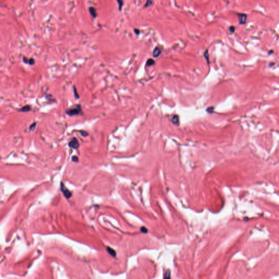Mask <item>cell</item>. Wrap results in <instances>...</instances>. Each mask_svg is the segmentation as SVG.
<instances>
[{"label": "cell", "mask_w": 279, "mask_h": 279, "mask_svg": "<svg viewBox=\"0 0 279 279\" xmlns=\"http://www.w3.org/2000/svg\"><path fill=\"white\" fill-rule=\"evenodd\" d=\"M66 113L68 115L70 116H77L82 114V112L81 105H74V106H71V108H69L66 110Z\"/></svg>", "instance_id": "1"}, {"label": "cell", "mask_w": 279, "mask_h": 279, "mask_svg": "<svg viewBox=\"0 0 279 279\" xmlns=\"http://www.w3.org/2000/svg\"><path fill=\"white\" fill-rule=\"evenodd\" d=\"M68 146H69V147H70V148H71L73 149H77L78 148V147H79L80 144H79V142H78V140H77V139L76 138H73L69 142V143H68Z\"/></svg>", "instance_id": "2"}, {"label": "cell", "mask_w": 279, "mask_h": 279, "mask_svg": "<svg viewBox=\"0 0 279 279\" xmlns=\"http://www.w3.org/2000/svg\"><path fill=\"white\" fill-rule=\"evenodd\" d=\"M238 20L240 24H244L246 23L247 19L246 15L245 14H238Z\"/></svg>", "instance_id": "3"}, {"label": "cell", "mask_w": 279, "mask_h": 279, "mask_svg": "<svg viewBox=\"0 0 279 279\" xmlns=\"http://www.w3.org/2000/svg\"><path fill=\"white\" fill-rule=\"evenodd\" d=\"M61 190H62L63 193V194L65 195V197L67 198H70L71 197V192L69 190H68V189L66 187H65L63 185H62V187Z\"/></svg>", "instance_id": "4"}, {"label": "cell", "mask_w": 279, "mask_h": 279, "mask_svg": "<svg viewBox=\"0 0 279 279\" xmlns=\"http://www.w3.org/2000/svg\"><path fill=\"white\" fill-rule=\"evenodd\" d=\"M161 54V49L158 48V47H156V48L154 49L153 52V56L154 58L158 57L160 54Z\"/></svg>", "instance_id": "5"}, {"label": "cell", "mask_w": 279, "mask_h": 279, "mask_svg": "<svg viewBox=\"0 0 279 279\" xmlns=\"http://www.w3.org/2000/svg\"><path fill=\"white\" fill-rule=\"evenodd\" d=\"M89 12L93 18H96L97 17V10L93 7H90L89 8Z\"/></svg>", "instance_id": "6"}, {"label": "cell", "mask_w": 279, "mask_h": 279, "mask_svg": "<svg viewBox=\"0 0 279 279\" xmlns=\"http://www.w3.org/2000/svg\"><path fill=\"white\" fill-rule=\"evenodd\" d=\"M30 110H31V107L30 105H26V106H24L23 108H21L19 110V111L23 112H26L30 111Z\"/></svg>", "instance_id": "7"}, {"label": "cell", "mask_w": 279, "mask_h": 279, "mask_svg": "<svg viewBox=\"0 0 279 279\" xmlns=\"http://www.w3.org/2000/svg\"><path fill=\"white\" fill-rule=\"evenodd\" d=\"M117 2L118 4V9L119 11H121L124 6V1L123 0H117Z\"/></svg>", "instance_id": "8"}, {"label": "cell", "mask_w": 279, "mask_h": 279, "mask_svg": "<svg viewBox=\"0 0 279 279\" xmlns=\"http://www.w3.org/2000/svg\"><path fill=\"white\" fill-rule=\"evenodd\" d=\"M172 122L175 124H178L179 123V117L177 115H175L172 118Z\"/></svg>", "instance_id": "9"}, {"label": "cell", "mask_w": 279, "mask_h": 279, "mask_svg": "<svg viewBox=\"0 0 279 279\" xmlns=\"http://www.w3.org/2000/svg\"><path fill=\"white\" fill-rule=\"evenodd\" d=\"M154 63H155V62H154V61L153 60V59H148L147 61L146 66L147 67H150V66L154 65Z\"/></svg>", "instance_id": "10"}, {"label": "cell", "mask_w": 279, "mask_h": 279, "mask_svg": "<svg viewBox=\"0 0 279 279\" xmlns=\"http://www.w3.org/2000/svg\"><path fill=\"white\" fill-rule=\"evenodd\" d=\"M107 250H108V251L109 252V253L110 255H112L113 257L116 256V252L113 249H112L111 248H110V247H108Z\"/></svg>", "instance_id": "11"}, {"label": "cell", "mask_w": 279, "mask_h": 279, "mask_svg": "<svg viewBox=\"0 0 279 279\" xmlns=\"http://www.w3.org/2000/svg\"><path fill=\"white\" fill-rule=\"evenodd\" d=\"M152 3L153 2H152V0H146V2L144 5V7L145 8H147V7L151 6V5L152 4Z\"/></svg>", "instance_id": "12"}, {"label": "cell", "mask_w": 279, "mask_h": 279, "mask_svg": "<svg viewBox=\"0 0 279 279\" xmlns=\"http://www.w3.org/2000/svg\"><path fill=\"white\" fill-rule=\"evenodd\" d=\"M204 56L205 57V59H206V60L208 61V62L209 63V54H208V51L207 50L206 51L204 52Z\"/></svg>", "instance_id": "13"}, {"label": "cell", "mask_w": 279, "mask_h": 279, "mask_svg": "<svg viewBox=\"0 0 279 279\" xmlns=\"http://www.w3.org/2000/svg\"><path fill=\"white\" fill-rule=\"evenodd\" d=\"M35 63V61L33 59H28V64L31 65V66H33L34 65Z\"/></svg>", "instance_id": "14"}, {"label": "cell", "mask_w": 279, "mask_h": 279, "mask_svg": "<svg viewBox=\"0 0 279 279\" xmlns=\"http://www.w3.org/2000/svg\"><path fill=\"white\" fill-rule=\"evenodd\" d=\"M35 126H36V123H33L32 124V125H31L30 127V131H33L34 129H35Z\"/></svg>", "instance_id": "15"}, {"label": "cell", "mask_w": 279, "mask_h": 279, "mask_svg": "<svg viewBox=\"0 0 279 279\" xmlns=\"http://www.w3.org/2000/svg\"><path fill=\"white\" fill-rule=\"evenodd\" d=\"M81 135H82L83 136H87L88 135V133L86 132V131H81Z\"/></svg>", "instance_id": "16"}, {"label": "cell", "mask_w": 279, "mask_h": 279, "mask_svg": "<svg viewBox=\"0 0 279 279\" xmlns=\"http://www.w3.org/2000/svg\"><path fill=\"white\" fill-rule=\"evenodd\" d=\"M72 160L74 162H77L78 161V158L76 156H73L72 157Z\"/></svg>", "instance_id": "17"}, {"label": "cell", "mask_w": 279, "mask_h": 279, "mask_svg": "<svg viewBox=\"0 0 279 279\" xmlns=\"http://www.w3.org/2000/svg\"><path fill=\"white\" fill-rule=\"evenodd\" d=\"M134 32L136 35H139L140 33V31L138 29H134Z\"/></svg>", "instance_id": "18"}, {"label": "cell", "mask_w": 279, "mask_h": 279, "mask_svg": "<svg viewBox=\"0 0 279 279\" xmlns=\"http://www.w3.org/2000/svg\"><path fill=\"white\" fill-rule=\"evenodd\" d=\"M234 27H233V26H231V27H230V31L231 32H234Z\"/></svg>", "instance_id": "19"}]
</instances>
